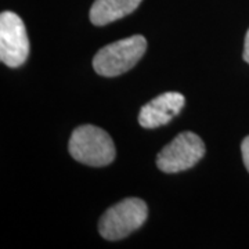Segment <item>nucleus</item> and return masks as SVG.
<instances>
[{
    "mask_svg": "<svg viewBox=\"0 0 249 249\" xmlns=\"http://www.w3.org/2000/svg\"><path fill=\"white\" fill-rule=\"evenodd\" d=\"M70 154L80 163L100 168L115 160V145L111 136L94 124L76 127L70 139Z\"/></svg>",
    "mask_w": 249,
    "mask_h": 249,
    "instance_id": "f257e3e1",
    "label": "nucleus"
},
{
    "mask_svg": "<svg viewBox=\"0 0 249 249\" xmlns=\"http://www.w3.org/2000/svg\"><path fill=\"white\" fill-rule=\"evenodd\" d=\"M147 50V39L133 35L114 42L98 50L93 58V68L98 75L112 78L130 71Z\"/></svg>",
    "mask_w": 249,
    "mask_h": 249,
    "instance_id": "f03ea898",
    "label": "nucleus"
},
{
    "mask_svg": "<svg viewBox=\"0 0 249 249\" xmlns=\"http://www.w3.org/2000/svg\"><path fill=\"white\" fill-rule=\"evenodd\" d=\"M148 217L147 204L140 198H126L106 211L98 222V231L108 241L122 240L139 230Z\"/></svg>",
    "mask_w": 249,
    "mask_h": 249,
    "instance_id": "7ed1b4c3",
    "label": "nucleus"
},
{
    "mask_svg": "<svg viewBox=\"0 0 249 249\" xmlns=\"http://www.w3.org/2000/svg\"><path fill=\"white\" fill-rule=\"evenodd\" d=\"M205 151V144L198 134L183 132L160 150L157 157V166L163 173L191 169L204 158Z\"/></svg>",
    "mask_w": 249,
    "mask_h": 249,
    "instance_id": "20e7f679",
    "label": "nucleus"
},
{
    "mask_svg": "<svg viewBox=\"0 0 249 249\" xmlns=\"http://www.w3.org/2000/svg\"><path fill=\"white\" fill-rule=\"evenodd\" d=\"M29 40L21 17L13 11L0 14V60L10 68H18L27 61Z\"/></svg>",
    "mask_w": 249,
    "mask_h": 249,
    "instance_id": "39448f33",
    "label": "nucleus"
},
{
    "mask_svg": "<svg viewBox=\"0 0 249 249\" xmlns=\"http://www.w3.org/2000/svg\"><path fill=\"white\" fill-rule=\"evenodd\" d=\"M186 98L178 91H166L142 106L139 114V124L145 129H155L168 124L180 114Z\"/></svg>",
    "mask_w": 249,
    "mask_h": 249,
    "instance_id": "423d86ee",
    "label": "nucleus"
},
{
    "mask_svg": "<svg viewBox=\"0 0 249 249\" xmlns=\"http://www.w3.org/2000/svg\"><path fill=\"white\" fill-rule=\"evenodd\" d=\"M142 0H96L90 9L93 25L103 27L132 14L140 6Z\"/></svg>",
    "mask_w": 249,
    "mask_h": 249,
    "instance_id": "0eeeda50",
    "label": "nucleus"
},
{
    "mask_svg": "<svg viewBox=\"0 0 249 249\" xmlns=\"http://www.w3.org/2000/svg\"><path fill=\"white\" fill-rule=\"evenodd\" d=\"M241 152H242V160H244V165L249 172V136L244 139V142L241 144Z\"/></svg>",
    "mask_w": 249,
    "mask_h": 249,
    "instance_id": "6e6552de",
    "label": "nucleus"
},
{
    "mask_svg": "<svg viewBox=\"0 0 249 249\" xmlns=\"http://www.w3.org/2000/svg\"><path fill=\"white\" fill-rule=\"evenodd\" d=\"M244 60L249 64V29L245 35V42H244V53H242Z\"/></svg>",
    "mask_w": 249,
    "mask_h": 249,
    "instance_id": "1a4fd4ad",
    "label": "nucleus"
}]
</instances>
